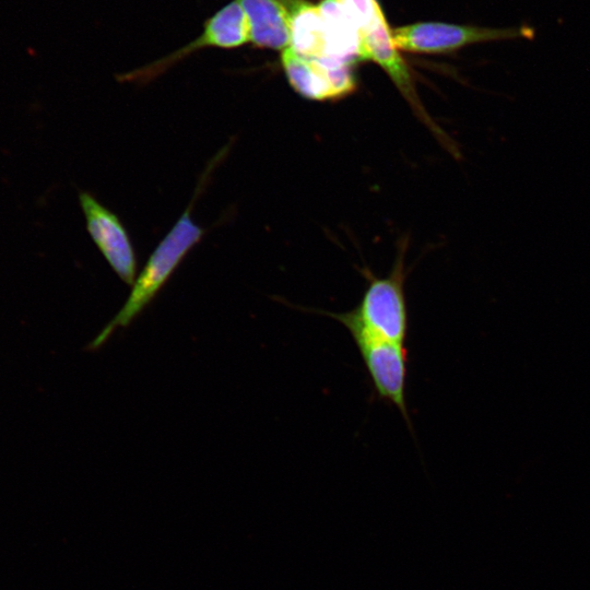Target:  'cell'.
Returning a JSON list of instances; mask_svg holds the SVG:
<instances>
[{"instance_id":"obj_1","label":"cell","mask_w":590,"mask_h":590,"mask_svg":"<svg viewBox=\"0 0 590 590\" xmlns=\"http://www.w3.org/2000/svg\"><path fill=\"white\" fill-rule=\"evenodd\" d=\"M192 203L193 200L150 255L126 303L92 341L91 350L102 346L118 328L129 326L151 303L188 252L201 241L205 229L193 221Z\"/></svg>"},{"instance_id":"obj_2","label":"cell","mask_w":590,"mask_h":590,"mask_svg":"<svg viewBox=\"0 0 590 590\" xmlns=\"http://www.w3.org/2000/svg\"><path fill=\"white\" fill-rule=\"evenodd\" d=\"M405 246H401L389 274L365 273L368 285L359 304L347 312H323L339 322H353L374 335L404 344L409 315L404 292Z\"/></svg>"},{"instance_id":"obj_3","label":"cell","mask_w":590,"mask_h":590,"mask_svg":"<svg viewBox=\"0 0 590 590\" xmlns=\"http://www.w3.org/2000/svg\"><path fill=\"white\" fill-rule=\"evenodd\" d=\"M393 43L400 51L413 54L452 52L479 43L524 38L533 40L535 28L528 24L512 27H483L444 22H421L393 28Z\"/></svg>"},{"instance_id":"obj_4","label":"cell","mask_w":590,"mask_h":590,"mask_svg":"<svg viewBox=\"0 0 590 590\" xmlns=\"http://www.w3.org/2000/svg\"><path fill=\"white\" fill-rule=\"evenodd\" d=\"M250 43V30L237 0L222 7L203 24V30L189 44L146 66L118 76L121 82L146 84L188 56L205 48L235 49Z\"/></svg>"},{"instance_id":"obj_5","label":"cell","mask_w":590,"mask_h":590,"mask_svg":"<svg viewBox=\"0 0 590 590\" xmlns=\"http://www.w3.org/2000/svg\"><path fill=\"white\" fill-rule=\"evenodd\" d=\"M350 331L378 397L394 405L410 424L405 385L408 350L404 344L371 334L353 322H342Z\"/></svg>"},{"instance_id":"obj_6","label":"cell","mask_w":590,"mask_h":590,"mask_svg":"<svg viewBox=\"0 0 590 590\" xmlns=\"http://www.w3.org/2000/svg\"><path fill=\"white\" fill-rule=\"evenodd\" d=\"M281 66L292 88L307 99L335 101L356 88L350 63L303 57L287 47L281 51Z\"/></svg>"},{"instance_id":"obj_7","label":"cell","mask_w":590,"mask_h":590,"mask_svg":"<svg viewBox=\"0 0 590 590\" xmlns=\"http://www.w3.org/2000/svg\"><path fill=\"white\" fill-rule=\"evenodd\" d=\"M79 202L92 240L116 274L132 285L137 278V256L120 219L90 192L80 191Z\"/></svg>"},{"instance_id":"obj_8","label":"cell","mask_w":590,"mask_h":590,"mask_svg":"<svg viewBox=\"0 0 590 590\" xmlns=\"http://www.w3.org/2000/svg\"><path fill=\"white\" fill-rule=\"evenodd\" d=\"M326 37V58L350 64L361 61V25L347 0H322L317 4Z\"/></svg>"},{"instance_id":"obj_9","label":"cell","mask_w":590,"mask_h":590,"mask_svg":"<svg viewBox=\"0 0 590 590\" xmlns=\"http://www.w3.org/2000/svg\"><path fill=\"white\" fill-rule=\"evenodd\" d=\"M237 1L247 17L253 46L280 51L288 47V15L282 0Z\"/></svg>"},{"instance_id":"obj_10","label":"cell","mask_w":590,"mask_h":590,"mask_svg":"<svg viewBox=\"0 0 590 590\" xmlns=\"http://www.w3.org/2000/svg\"><path fill=\"white\" fill-rule=\"evenodd\" d=\"M288 15L290 45L307 58H326L324 27L318 5L307 0H282Z\"/></svg>"}]
</instances>
